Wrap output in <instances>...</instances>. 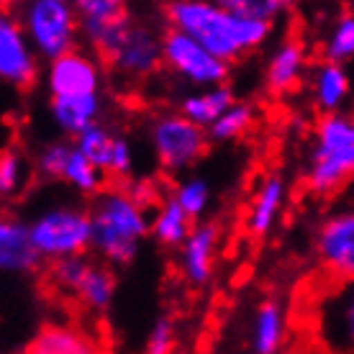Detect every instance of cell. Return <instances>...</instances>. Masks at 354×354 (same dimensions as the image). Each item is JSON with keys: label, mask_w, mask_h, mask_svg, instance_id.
<instances>
[{"label": "cell", "mask_w": 354, "mask_h": 354, "mask_svg": "<svg viewBox=\"0 0 354 354\" xmlns=\"http://www.w3.org/2000/svg\"><path fill=\"white\" fill-rule=\"evenodd\" d=\"M165 18L169 21V26L187 34L221 62H229L236 54L259 46L270 34V24L265 21L236 16L223 6L195 0L169 3L165 8Z\"/></svg>", "instance_id": "cell-1"}, {"label": "cell", "mask_w": 354, "mask_h": 354, "mask_svg": "<svg viewBox=\"0 0 354 354\" xmlns=\"http://www.w3.org/2000/svg\"><path fill=\"white\" fill-rule=\"evenodd\" d=\"M90 223L95 249L118 265L131 262L139 239L149 231L144 201L113 187L95 195V203L90 208Z\"/></svg>", "instance_id": "cell-2"}, {"label": "cell", "mask_w": 354, "mask_h": 354, "mask_svg": "<svg viewBox=\"0 0 354 354\" xmlns=\"http://www.w3.org/2000/svg\"><path fill=\"white\" fill-rule=\"evenodd\" d=\"M301 303L303 331L313 344L326 354H354V280L326 277Z\"/></svg>", "instance_id": "cell-3"}, {"label": "cell", "mask_w": 354, "mask_h": 354, "mask_svg": "<svg viewBox=\"0 0 354 354\" xmlns=\"http://www.w3.org/2000/svg\"><path fill=\"white\" fill-rule=\"evenodd\" d=\"M31 239L41 257H80L88 244H93L90 213L75 208H57L44 213L31 226Z\"/></svg>", "instance_id": "cell-4"}, {"label": "cell", "mask_w": 354, "mask_h": 354, "mask_svg": "<svg viewBox=\"0 0 354 354\" xmlns=\"http://www.w3.org/2000/svg\"><path fill=\"white\" fill-rule=\"evenodd\" d=\"M26 31L39 46V52L59 59L67 52H72V34H75V13L62 0H36L28 3L26 13Z\"/></svg>", "instance_id": "cell-5"}, {"label": "cell", "mask_w": 354, "mask_h": 354, "mask_svg": "<svg viewBox=\"0 0 354 354\" xmlns=\"http://www.w3.org/2000/svg\"><path fill=\"white\" fill-rule=\"evenodd\" d=\"M151 139H154L160 165L167 172H180V169L190 167L193 162L203 157L205 147H208L203 129L187 121L185 115L160 118L151 129Z\"/></svg>", "instance_id": "cell-6"}, {"label": "cell", "mask_w": 354, "mask_h": 354, "mask_svg": "<svg viewBox=\"0 0 354 354\" xmlns=\"http://www.w3.org/2000/svg\"><path fill=\"white\" fill-rule=\"evenodd\" d=\"M162 54H165V62L172 70L185 75L187 80L198 82V85H218L229 75L226 62L216 59L198 41H193L187 34H183V31H177L172 26L162 36Z\"/></svg>", "instance_id": "cell-7"}, {"label": "cell", "mask_w": 354, "mask_h": 354, "mask_svg": "<svg viewBox=\"0 0 354 354\" xmlns=\"http://www.w3.org/2000/svg\"><path fill=\"white\" fill-rule=\"evenodd\" d=\"M75 10L80 13L82 34L88 36V41L106 62L115 52V46L121 44L126 31L131 28V16L126 6L115 0H80Z\"/></svg>", "instance_id": "cell-8"}, {"label": "cell", "mask_w": 354, "mask_h": 354, "mask_svg": "<svg viewBox=\"0 0 354 354\" xmlns=\"http://www.w3.org/2000/svg\"><path fill=\"white\" fill-rule=\"evenodd\" d=\"M321 274L331 280H354V211L331 216L316 236Z\"/></svg>", "instance_id": "cell-9"}, {"label": "cell", "mask_w": 354, "mask_h": 354, "mask_svg": "<svg viewBox=\"0 0 354 354\" xmlns=\"http://www.w3.org/2000/svg\"><path fill=\"white\" fill-rule=\"evenodd\" d=\"M162 59V39L151 34L149 28L144 26H133L124 34L121 44L115 46V52L108 57L106 67L121 77H149L154 70H160Z\"/></svg>", "instance_id": "cell-10"}, {"label": "cell", "mask_w": 354, "mask_h": 354, "mask_svg": "<svg viewBox=\"0 0 354 354\" xmlns=\"http://www.w3.org/2000/svg\"><path fill=\"white\" fill-rule=\"evenodd\" d=\"M0 75L18 90L34 88L36 82V62L24 41V31L8 13L0 21Z\"/></svg>", "instance_id": "cell-11"}, {"label": "cell", "mask_w": 354, "mask_h": 354, "mask_svg": "<svg viewBox=\"0 0 354 354\" xmlns=\"http://www.w3.org/2000/svg\"><path fill=\"white\" fill-rule=\"evenodd\" d=\"M97 85H100V72H97L95 62H90L85 54L72 49L52 62L49 88H52L54 97L97 95Z\"/></svg>", "instance_id": "cell-12"}, {"label": "cell", "mask_w": 354, "mask_h": 354, "mask_svg": "<svg viewBox=\"0 0 354 354\" xmlns=\"http://www.w3.org/2000/svg\"><path fill=\"white\" fill-rule=\"evenodd\" d=\"M0 265L8 272H34L41 265V254L34 247L31 229H26L24 223H0Z\"/></svg>", "instance_id": "cell-13"}, {"label": "cell", "mask_w": 354, "mask_h": 354, "mask_svg": "<svg viewBox=\"0 0 354 354\" xmlns=\"http://www.w3.org/2000/svg\"><path fill=\"white\" fill-rule=\"evenodd\" d=\"M26 354H100L88 337L67 326H44L28 344Z\"/></svg>", "instance_id": "cell-14"}, {"label": "cell", "mask_w": 354, "mask_h": 354, "mask_svg": "<svg viewBox=\"0 0 354 354\" xmlns=\"http://www.w3.org/2000/svg\"><path fill=\"white\" fill-rule=\"evenodd\" d=\"M52 113H54V118H57V124L62 126L64 131L82 136L85 131L93 129V121H95L97 113H100V100H97V95L54 97Z\"/></svg>", "instance_id": "cell-15"}, {"label": "cell", "mask_w": 354, "mask_h": 354, "mask_svg": "<svg viewBox=\"0 0 354 354\" xmlns=\"http://www.w3.org/2000/svg\"><path fill=\"white\" fill-rule=\"evenodd\" d=\"M213 244H216V226L213 223L193 229V234H190V239L185 244V272L190 277V283L201 285L208 280Z\"/></svg>", "instance_id": "cell-16"}, {"label": "cell", "mask_w": 354, "mask_h": 354, "mask_svg": "<svg viewBox=\"0 0 354 354\" xmlns=\"http://www.w3.org/2000/svg\"><path fill=\"white\" fill-rule=\"evenodd\" d=\"M231 90L229 88H213L203 95H193L183 103V115L195 126H213L223 113H229L231 108Z\"/></svg>", "instance_id": "cell-17"}, {"label": "cell", "mask_w": 354, "mask_h": 354, "mask_svg": "<svg viewBox=\"0 0 354 354\" xmlns=\"http://www.w3.org/2000/svg\"><path fill=\"white\" fill-rule=\"evenodd\" d=\"M301 64H303V49L301 44H285L280 52L274 54L267 70V85L272 93H288L298 85L301 77Z\"/></svg>", "instance_id": "cell-18"}, {"label": "cell", "mask_w": 354, "mask_h": 354, "mask_svg": "<svg viewBox=\"0 0 354 354\" xmlns=\"http://www.w3.org/2000/svg\"><path fill=\"white\" fill-rule=\"evenodd\" d=\"M254 354H274L283 344V313L274 301H265L254 319Z\"/></svg>", "instance_id": "cell-19"}, {"label": "cell", "mask_w": 354, "mask_h": 354, "mask_svg": "<svg viewBox=\"0 0 354 354\" xmlns=\"http://www.w3.org/2000/svg\"><path fill=\"white\" fill-rule=\"evenodd\" d=\"M151 234L162 244H167V247H177V244H183L185 239H190V234H193L190 218L183 211V205L177 203V198H169L167 203L160 208L157 218H154V226H151Z\"/></svg>", "instance_id": "cell-20"}, {"label": "cell", "mask_w": 354, "mask_h": 354, "mask_svg": "<svg viewBox=\"0 0 354 354\" xmlns=\"http://www.w3.org/2000/svg\"><path fill=\"white\" fill-rule=\"evenodd\" d=\"M115 144H118V136L108 133L106 129L100 126H93L90 131H85L77 142V149L88 157L93 165H95L103 175L111 180V167H113V157H115Z\"/></svg>", "instance_id": "cell-21"}, {"label": "cell", "mask_w": 354, "mask_h": 354, "mask_svg": "<svg viewBox=\"0 0 354 354\" xmlns=\"http://www.w3.org/2000/svg\"><path fill=\"white\" fill-rule=\"evenodd\" d=\"M90 262H85L82 257H67V259H54L49 265V283L54 285V290H59L67 298H77L80 288L85 283V277L90 272Z\"/></svg>", "instance_id": "cell-22"}, {"label": "cell", "mask_w": 354, "mask_h": 354, "mask_svg": "<svg viewBox=\"0 0 354 354\" xmlns=\"http://www.w3.org/2000/svg\"><path fill=\"white\" fill-rule=\"evenodd\" d=\"M283 201V180L280 177H270L262 190H259L254 208H252V231L254 234H265L270 223L274 221V213L280 208Z\"/></svg>", "instance_id": "cell-23"}, {"label": "cell", "mask_w": 354, "mask_h": 354, "mask_svg": "<svg viewBox=\"0 0 354 354\" xmlns=\"http://www.w3.org/2000/svg\"><path fill=\"white\" fill-rule=\"evenodd\" d=\"M346 95V75L344 70L334 62L321 64L319 75H316V100L321 108L334 111V108L344 100Z\"/></svg>", "instance_id": "cell-24"}, {"label": "cell", "mask_w": 354, "mask_h": 354, "mask_svg": "<svg viewBox=\"0 0 354 354\" xmlns=\"http://www.w3.org/2000/svg\"><path fill=\"white\" fill-rule=\"evenodd\" d=\"M115 290V277L108 272L106 267H97L93 265L90 267L88 277H85V283L80 288V295H77V301L85 303L88 308L93 310H103L111 301V295Z\"/></svg>", "instance_id": "cell-25"}, {"label": "cell", "mask_w": 354, "mask_h": 354, "mask_svg": "<svg viewBox=\"0 0 354 354\" xmlns=\"http://www.w3.org/2000/svg\"><path fill=\"white\" fill-rule=\"evenodd\" d=\"M103 172L93 165V162L82 154L77 147L72 149L70 160H67V167H64V180L72 183V185L82 190V193H97L103 187Z\"/></svg>", "instance_id": "cell-26"}, {"label": "cell", "mask_w": 354, "mask_h": 354, "mask_svg": "<svg viewBox=\"0 0 354 354\" xmlns=\"http://www.w3.org/2000/svg\"><path fill=\"white\" fill-rule=\"evenodd\" d=\"M252 124V111L247 106H234L229 113H223L216 124L211 126V136L216 142H226L234 136H241Z\"/></svg>", "instance_id": "cell-27"}, {"label": "cell", "mask_w": 354, "mask_h": 354, "mask_svg": "<svg viewBox=\"0 0 354 354\" xmlns=\"http://www.w3.org/2000/svg\"><path fill=\"white\" fill-rule=\"evenodd\" d=\"M354 54V16H344L337 24L334 34L326 44V59L337 64L339 59H346Z\"/></svg>", "instance_id": "cell-28"}, {"label": "cell", "mask_w": 354, "mask_h": 354, "mask_svg": "<svg viewBox=\"0 0 354 354\" xmlns=\"http://www.w3.org/2000/svg\"><path fill=\"white\" fill-rule=\"evenodd\" d=\"M218 6H223L226 10L236 13V16L257 18V21H265V24H270L285 8V3H277V0H226V3H218Z\"/></svg>", "instance_id": "cell-29"}, {"label": "cell", "mask_w": 354, "mask_h": 354, "mask_svg": "<svg viewBox=\"0 0 354 354\" xmlns=\"http://www.w3.org/2000/svg\"><path fill=\"white\" fill-rule=\"evenodd\" d=\"M175 198H177V203L183 205V211L187 213V218L193 221L195 216L203 213L205 203H208V187H205V183H201V180H193V183H187V185L180 187Z\"/></svg>", "instance_id": "cell-30"}, {"label": "cell", "mask_w": 354, "mask_h": 354, "mask_svg": "<svg viewBox=\"0 0 354 354\" xmlns=\"http://www.w3.org/2000/svg\"><path fill=\"white\" fill-rule=\"evenodd\" d=\"M72 149L64 147V144H52L41 151L39 157V172L46 177H64V167H67V160H70Z\"/></svg>", "instance_id": "cell-31"}, {"label": "cell", "mask_w": 354, "mask_h": 354, "mask_svg": "<svg viewBox=\"0 0 354 354\" xmlns=\"http://www.w3.org/2000/svg\"><path fill=\"white\" fill-rule=\"evenodd\" d=\"M21 180V160H18L16 151L6 149L0 157V190L3 195H10L18 187Z\"/></svg>", "instance_id": "cell-32"}, {"label": "cell", "mask_w": 354, "mask_h": 354, "mask_svg": "<svg viewBox=\"0 0 354 354\" xmlns=\"http://www.w3.org/2000/svg\"><path fill=\"white\" fill-rule=\"evenodd\" d=\"M172 324L167 319H160L157 326L151 328V337L147 342V354H169L172 352Z\"/></svg>", "instance_id": "cell-33"}, {"label": "cell", "mask_w": 354, "mask_h": 354, "mask_svg": "<svg viewBox=\"0 0 354 354\" xmlns=\"http://www.w3.org/2000/svg\"><path fill=\"white\" fill-rule=\"evenodd\" d=\"M288 354H326V352H324V349H319V346L313 344L310 339H306V342H301V344L292 346Z\"/></svg>", "instance_id": "cell-34"}]
</instances>
